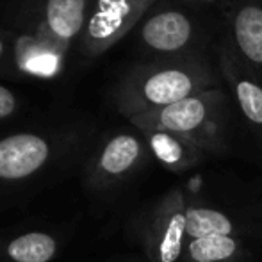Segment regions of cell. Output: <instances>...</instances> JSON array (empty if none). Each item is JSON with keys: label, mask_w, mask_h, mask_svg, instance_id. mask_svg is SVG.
<instances>
[{"label": "cell", "mask_w": 262, "mask_h": 262, "mask_svg": "<svg viewBox=\"0 0 262 262\" xmlns=\"http://www.w3.org/2000/svg\"><path fill=\"white\" fill-rule=\"evenodd\" d=\"M0 29L13 54V80L55 84L64 77L70 55L49 38L32 0H6L0 6Z\"/></svg>", "instance_id": "8992f818"}, {"label": "cell", "mask_w": 262, "mask_h": 262, "mask_svg": "<svg viewBox=\"0 0 262 262\" xmlns=\"http://www.w3.org/2000/svg\"><path fill=\"white\" fill-rule=\"evenodd\" d=\"M187 243L182 262H260L262 179L200 171L184 180Z\"/></svg>", "instance_id": "6da1fadb"}, {"label": "cell", "mask_w": 262, "mask_h": 262, "mask_svg": "<svg viewBox=\"0 0 262 262\" xmlns=\"http://www.w3.org/2000/svg\"><path fill=\"white\" fill-rule=\"evenodd\" d=\"M13 230H16V228H11V230H9V228H0V243H2Z\"/></svg>", "instance_id": "d6986e66"}, {"label": "cell", "mask_w": 262, "mask_h": 262, "mask_svg": "<svg viewBox=\"0 0 262 262\" xmlns=\"http://www.w3.org/2000/svg\"><path fill=\"white\" fill-rule=\"evenodd\" d=\"M171 2L194 7V9L207 11V13H212V14H216V16H217V13H220V7H221V2H223V0H171Z\"/></svg>", "instance_id": "e0dca14e"}, {"label": "cell", "mask_w": 262, "mask_h": 262, "mask_svg": "<svg viewBox=\"0 0 262 262\" xmlns=\"http://www.w3.org/2000/svg\"><path fill=\"white\" fill-rule=\"evenodd\" d=\"M145 138L152 159L173 175L186 173L205 166L212 159L184 136L164 128H138Z\"/></svg>", "instance_id": "4fadbf2b"}, {"label": "cell", "mask_w": 262, "mask_h": 262, "mask_svg": "<svg viewBox=\"0 0 262 262\" xmlns=\"http://www.w3.org/2000/svg\"><path fill=\"white\" fill-rule=\"evenodd\" d=\"M90 262H148L139 252H128V253H116V255H109L98 260H90Z\"/></svg>", "instance_id": "ac0fdd59"}, {"label": "cell", "mask_w": 262, "mask_h": 262, "mask_svg": "<svg viewBox=\"0 0 262 262\" xmlns=\"http://www.w3.org/2000/svg\"><path fill=\"white\" fill-rule=\"evenodd\" d=\"M62 245V235L55 230H13L0 243V262H52L61 253Z\"/></svg>", "instance_id": "5bb4252c"}, {"label": "cell", "mask_w": 262, "mask_h": 262, "mask_svg": "<svg viewBox=\"0 0 262 262\" xmlns=\"http://www.w3.org/2000/svg\"><path fill=\"white\" fill-rule=\"evenodd\" d=\"M260 262H262V259H260Z\"/></svg>", "instance_id": "44dd1931"}, {"label": "cell", "mask_w": 262, "mask_h": 262, "mask_svg": "<svg viewBox=\"0 0 262 262\" xmlns=\"http://www.w3.org/2000/svg\"><path fill=\"white\" fill-rule=\"evenodd\" d=\"M220 45L262 82V0H223Z\"/></svg>", "instance_id": "8fae6325"}, {"label": "cell", "mask_w": 262, "mask_h": 262, "mask_svg": "<svg viewBox=\"0 0 262 262\" xmlns=\"http://www.w3.org/2000/svg\"><path fill=\"white\" fill-rule=\"evenodd\" d=\"M216 62L234 104L246 157L262 166V82L252 77L227 49L217 47Z\"/></svg>", "instance_id": "30bf717a"}, {"label": "cell", "mask_w": 262, "mask_h": 262, "mask_svg": "<svg viewBox=\"0 0 262 262\" xmlns=\"http://www.w3.org/2000/svg\"><path fill=\"white\" fill-rule=\"evenodd\" d=\"M27 102L18 91H14L9 84L0 80V125L14 121L20 114H24Z\"/></svg>", "instance_id": "9a60e30c"}, {"label": "cell", "mask_w": 262, "mask_h": 262, "mask_svg": "<svg viewBox=\"0 0 262 262\" xmlns=\"http://www.w3.org/2000/svg\"><path fill=\"white\" fill-rule=\"evenodd\" d=\"M100 136L86 114H68L0 136V194L20 193L82 166Z\"/></svg>", "instance_id": "7a4b0ae2"}, {"label": "cell", "mask_w": 262, "mask_h": 262, "mask_svg": "<svg viewBox=\"0 0 262 262\" xmlns=\"http://www.w3.org/2000/svg\"><path fill=\"white\" fill-rule=\"evenodd\" d=\"M4 2H6V0H0V6H2V4H4Z\"/></svg>", "instance_id": "ffe728a7"}, {"label": "cell", "mask_w": 262, "mask_h": 262, "mask_svg": "<svg viewBox=\"0 0 262 262\" xmlns=\"http://www.w3.org/2000/svg\"><path fill=\"white\" fill-rule=\"evenodd\" d=\"M128 241L148 262H182L187 243V204L184 182L168 187L128 217Z\"/></svg>", "instance_id": "ba28073f"}, {"label": "cell", "mask_w": 262, "mask_h": 262, "mask_svg": "<svg viewBox=\"0 0 262 262\" xmlns=\"http://www.w3.org/2000/svg\"><path fill=\"white\" fill-rule=\"evenodd\" d=\"M49 38L64 54L75 52L97 0H32Z\"/></svg>", "instance_id": "7c38bea8"}, {"label": "cell", "mask_w": 262, "mask_h": 262, "mask_svg": "<svg viewBox=\"0 0 262 262\" xmlns=\"http://www.w3.org/2000/svg\"><path fill=\"white\" fill-rule=\"evenodd\" d=\"M127 121L136 128L177 132L207 152L210 159L245 154L232 97L223 84Z\"/></svg>", "instance_id": "277c9868"}, {"label": "cell", "mask_w": 262, "mask_h": 262, "mask_svg": "<svg viewBox=\"0 0 262 262\" xmlns=\"http://www.w3.org/2000/svg\"><path fill=\"white\" fill-rule=\"evenodd\" d=\"M138 59L216 55L220 18L189 6L157 0L132 32Z\"/></svg>", "instance_id": "5b68a950"}, {"label": "cell", "mask_w": 262, "mask_h": 262, "mask_svg": "<svg viewBox=\"0 0 262 262\" xmlns=\"http://www.w3.org/2000/svg\"><path fill=\"white\" fill-rule=\"evenodd\" d=\"M0 80H13V54L6 34L0 29Z\"/></svg>", "instance_id": "2e32d148"}, {"label": "cell", "mask_w": 262, "mask_h": 262, "mask_svg": "<svg viewBox=\"0 0 262 262\" xmlns=\"http://www.w3.org/2000/svg\"><path fill=\"white\" fill-rule=\"evenodd\" d=\"M221 84L216 55L138 59L125 66L111 84L109 102L118 114L128 120Z\"/></svg>", "instance_id": "3957f363"}, {"label": "cell", "mask_w": 262, "mask_h": 262, "mask_svg": "<svg viewBox=\"0 0 262 262\" xmlns=\"http://www.w3.org/2000/svg\"><path fill=\"white\" fill-rule=\"evenodd\" d=\"M152 161L145 138L132 125L100 132L80 166L84 191L93 200L114 198L139 179Z\"/></svg>", "instance_id": "52a82bcc"}, {"label": "cell", "mask_w": 262, "mask_h": 262, "mask_svg": "<svg viewBox=\"0 0 262 262\" xmlns=\"http://www.w3.org/2000/svg\"><path fill=\"white\" fill-rule=\"evenodd\" d=\"M157 0H97L75 47L82 62L97 61L134 32Z\"/></svg>", "instance_id": "9c48e42d"}]
</instances>
